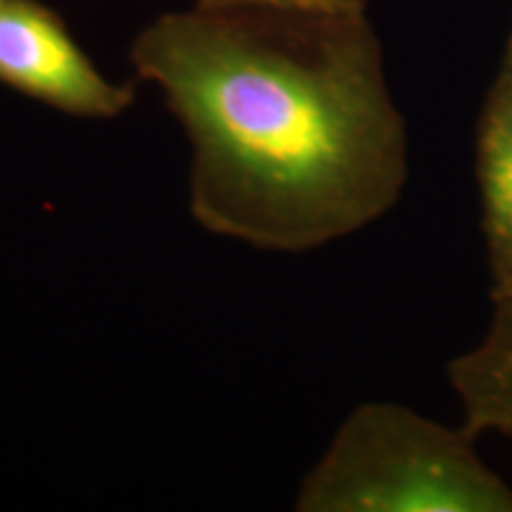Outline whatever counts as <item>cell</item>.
Listing matches in <instances>:
<instances>
[{
    "instance_id": "obj_7",
    "label": "cell",
    "mask_w": 512,
    "mask_h": 512,
    "mask_svg": "<svg viewBox=\"0 0 512 512\" xmlns=\"http://www.w3.org/2000/svg\"><path fill=\"white\" fill-rule=\"evenodd\" d=\"M491 306L512 309V268L508 273L491 278Z\"/></svg>"
},
{
    "instance_id": "obj_8",
    "label": "cell",
    "mask_w": 512,
    "mask_h": 512,
    "mask_svg": "<svg viewBox=\"0 0 512 512\" xmlns=\"http://www.w3.org/2000/svg\"><path fill=\"white\" fill-rule=\"evenodd\" d=\"M501 74H508V76H512V34H510L508 48H505V60H503V69H501Z\"/></svg>"
},
{
    "instance_id": "obj_4",
    "label": "cell",
    "mask_w": 512,
    "mask_h": 512,
    "mask_svg": "<svg viewBox=\"0 0 512 512\" xmlns=\"http://www.w3.org/2000/svg\"><path fill=\"white\" fill-rule=\"evenodd\" d=\"M477 183L491 278L512 268V76L498 74L477 126Z\"/></svg>"
},
{
    "instance_id": "obj_1",
    "label": "cell",
    "mask_w": 512,
    "mask_h": 512,
    "mask_svg": "<svg viewBox=\"0 0 512 512\" xmlns=\"http://www.w3.org/2000/svg\"><path fill=\"white\" fill-rule=\"evenodd\" d=\"M131 62L190 140V211L211 233L309 252L406 188V121L363 12L195 5L140 31Z\"/></svg>"
},
{
    "instance_id": "obj_6",
    "label": "cell",
    "mask_w": 512,
    "mask_h": 512,
    "mask_svg": "<svg viewBox=\"0 0 512 512\" xmlns=\"http://www.w3.org/2000/svg\"><path fill=\"white\" fill-rule=\"evenodd\" d=\"M197 5H266L311 12H363L368 0H197Z\"/></svg>"
},
{
    "instance_id": "obj_2",
    "label": "cell",
    "mask_w": 512,
    "mask_h": 512,
    "mask_svg": "<svg viewBox=\"0 0 512 512\" xmlns=\"http://www.w3.org/2000/svg\"><path fill=\"white\" fill-rule=\"evenodd\" d=\"M475 439L396 403L358 406L306 475L297 510L512 512V486Z\"/></svg>"
},
{
    "instance_id": "obj_5",
    "label": "cell",
    "mask_w": 512,
    "mask_h": 512,
    "mask_svg": "<svg viewBox=\"0 0 512 512\" xmlns=\"http://www.w3.org/2000/svg\"><path fill=\"white\" fill-rule=\"evenodd\" d=\"M448 380L467 430L512 441V309L494 306L484 337L448 363Z\"/></svg>"
},
{
    "instance_id": "obj_3",
    "label": "cell",
    "mask_w": 512,
    "mask_h": 512,
    "mask_svg": "<svg viewBox=\"0 0 512 512\" xmlns=\"http://www.w3.org/2000/svg\"><path fill=\"white\" fill-rule=\"evenodd\" d=\"M0 86L79 119H114L136 102V86L105 79L41 0H0Z\"/></svg>"
}]
</instances>
